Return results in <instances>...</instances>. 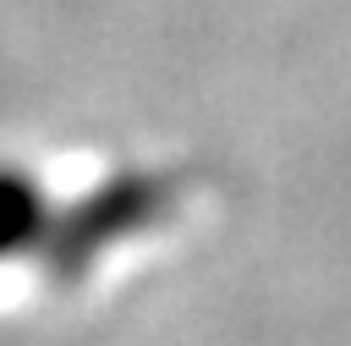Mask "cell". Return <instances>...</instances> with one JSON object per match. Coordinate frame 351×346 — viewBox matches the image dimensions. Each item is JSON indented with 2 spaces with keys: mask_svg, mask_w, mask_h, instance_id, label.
Returning a JSON list of instances; mask_svg holds the SVG:
<instances>
[{
  "mask_svg": "<svg viewBox=\"0 0 351 346\" xmlns=\"http://www.w3.org/2000/svg\"><path fill=\"white\" fill-rule=\"evenodd\" d=\"M170 203H176V181L159 176V170H121V176L99 181L77 209L55 214V225H49L44 253H49L55 280L88 275L115 242H126V236L148 231L154 220H165Z\"/></svg>",
  "mask_w": 351,
  "mask_h": 346,
  "instance_id": "6da1fadb",
  "label": "cell"
},
{
  "mask_svg": "<svg viewBox=\"0 0 351 346\" xmlns=\"http://www.w3.org/2000/svg\"><path fill=\"white\" fill-rule=\"evenodd\" d=\"M49 225H55V214L44 203V187L22 165L0 159V264H11L22 253H44Z\"/></svg>",
  "mask_w": 351,
  "mask_h": 346,
  "instance_id": "7a4b0ae2",
  "label": "cell"
}]
</instances>
